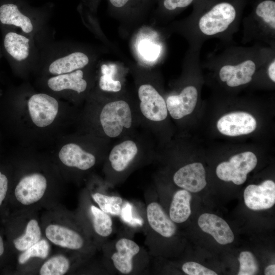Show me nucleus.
Returning <instances> with one entry per match:
<instances>
[{"label":"nucleus","mask_w":275,"mask_h":275,"mask_svg":"<svg viewBox=\"0 0 275 275\" xmlns=\"http://www.w3.org/2000/svg\"><path fill=\"white\" fill-rule=\"evenodd\" d=\"M257 163L255 154L246 151L233 156L228 161L219 163L216 174L221 180L240 185L245 181L248 174L256 167Z\"/></svg>","instance_id":"nucleus-13"},{"label":"nucleus","mask_w":275,"mask_h":275,"mask_svg":"<svg viewBox=\"0 0 275 275\" xmlns=\"http://www.w3.org/2000/svg\"><path fill=\"white\" fill-rule=\"evenodd\" d=\"M182 269L188 275H217L214 271L195 262L185 263L182 265Z\"/></svg>","instance_id":"nucleus-31"},{"label":"nucleus","mask_w":275,"mask_h":275,"mask_svg":"<svg viewBox=\"0 0 275 275\" xmlns=\"http://www.w3.org/2000/svg\"><path fill=\"white\" fill-rule=\"evenodd\" d=\"M22 103L24 116L35 129H47L59 118L62 103L59 98L45 92H36L22 87Z\"/></svg>","instance_id":"nucleus-8"},{"label":"nucleus","mask_w":275,"mask_h":275,"mask_svg":"<svg viewBox=\"0 0 275 275\" xmlns=\"http://www.w3.org/2000/svg\"><path fill=\"white\" fill-rule=\"evenodd\" d=\"M87 211L94 232L101 237L109 236L113 231V222L108 213L93 204L87 207Z\"/></svg>","instance_id":"nucleus-27"},{"label":"nucleus","mask_w":275,"mask_h":275,"mask_svg":"<svg viewBox=\"0 0 275 275\" xmlns=\"http://www.w3.org/2000/svg\"><path fill=\"white\" fill-rule=\"evenodd\" d=\"M48 23L46 18L25 12L16 4L6 3L0 6V23L32 37L39 47L53 39Z\"/></svg>","instance_id":"nucleus-10"},{"label":"nucleus","mask_w":275,"mask_h":275,"mask_svg":"<svg viewBox=\"0 0 275 275\" xmlns=\"http://www.w3.org/2000/svg\"><path fill=\"white\" fill-rule=\"evenodd\" d=\"M37 74L40 77L60 75L84 69L90 63L89 54L73 48L69 43L52 39L40 47Z\"/></svg>","instance_id":"nucleus-5"},{"label":"nucleus","mask_w":275,"mask_h":275,"mask_svg":"<svg viewBox=\"0 0 275 275\" xmlns=\"http://www.w3.org/2000/svg\"><path fill=\"white\" fill-rule=\"evenodd\" d=\"M11 184L7 175L0 170V209L3 208L5 203L9 197Z\"/></svg>","instance_id":"nucleus-32"},{"label":"nucleus","mask_w":275,"mask_h":275,"mask_svg":"<svg viewBox=\"0 0 275 275\" xmlns=\"http://www.w3.org/2000/svg\"><path fill=\"white\" fill-rule=\"evenodd\" d=\"M116 250L111 257L114 266L122 273H130L133 269L132 259L140 250L139 245L131 239L122 238L116 242Z\"/></svg>","instance_id":"nucleus-22"},{"label":"nucleus","mask_w":275,"mask_h":275,"mask_svg":"<svg viewBox=\"0 0 275 275\" xmlns=\"http://www.w3.org/2000/svg\"><path fill=\"white\" fill-rule=\"evenodd\" d=\"M257 126L255 119L250 114L235 112L227 114L218 121L217 128L222 134L238 136L250 133Z\"/></svg>","instance_id":"nucleus-18"},{"label":"nucleus","mask_w":275,"mask_h":275,"mask_svg":"<svg viewBox=\"0 0 275 275\" xmlns=\"http://www.w3.org/2000/svg\"><path fill=\"white\" fill-rule=\"evenodd\" d=\"M100 89L103 91L119 92L121 89V84L119 80H114L110 76L103 75L99 81Z\"/></svg>","instance_id":"nucleus-33"},{"label":"nucleus","mask_w":275,"mask_h":275,"mask_svg":"<svg viewBox=\"0 0 275 275\" xmlns=\"http://www.w3.org/2000/svg\"><path fill=\"white\" fill-rule=\"evenodd\" d=\"M147 218L151 228L164 237H171L176 231V226L159 204L150 203L146 209Z\"/></svg>","instance_id":"nucleus-23"},{"label":"nucleus","mask_w":275,"mask_h":275,"mask_svg":"<svg viewBox=\"0 0 275 275\" xmlns=\"http://www.w3.org/2000/svg\"><path fill=\"white\" fill-rule=\"evenodd\" d=\"M8 221V245L15 254L26 250L43 237L39 211L13 210Z\"/></svg>","instance_id":"nucleus-7"},{"label":"nucleus","mask_w":275,"mask_h":275,"mask_svg":"<svg viewBox=\"0 0 275 275\" xmlns=\"http://www.w3.org/2000/svg\"><path fill=\"white\" fill-rule=\"evenodd\" d=\"M138 95L140 109L145 117L152 121H161L167 118L166 102L152 85H141L138 90Z\"/></svg>","instance_id":"nucleus-15"},{"label":"nucleus","mask_w":275,"mask_h":275,"mask_svg":"<svg viewBox=\"0 0 275 275\" xmlns=\"http://www.w3.org/2000/svg\"><path fill=\"white\" fill-rule=\"evenodd\" d=\"M191 195L185 189L177 191L173 196L170 207V217L175 223L186 221L191 214Z\"/></svg>","instance_id":"nucleus-26"},{"label":"nucleus","mask_w":275,"mask_h":275,"mask_svg":"<svg viewBox=\"0 0 275 275\" xmlns=\"http://www.w3.org/2000/svg\"><path fill=\"white\" fill-rule=\"evenodd\" d=\"M57 168L75 169L87 171L96 163V158L94 154L83 149L74 143H68L62 145L58 152Z\"/></svg>","instance_id":"nucleus-14"},{"label":"nucleus","mask_w":275,"mask_h":275,"mask_svg":"<svg viewBox=\"0 0 275 275\" xmlns=\"http://www.w3.org/2000/svg\"><path fill=\"white\" fill-rule=\"evenodd\" d=\"M240 264L238 275H254L258 271V265L256 259L252 253L242 252L238 257Z\"/></svg>","instance_id":"nucleus-29"},{"label":"nucleus","mask_w":275,"mask_h":275,"mask_svg":"<svg viewBox=\"0 0 275 275\" xmlns=\"http://www.w3.org/2000/svg\"><path fill=\"white\" fill-rule=\"evenodd\" d=\"M198 225L203 231L210 234L221 244L232 242L234 236L227 222L213 214L203 213L198 219Z\"/></svg>","instance_id":"nucleus-21"},{"label":"nucleus","mask_w":275,"mask_h":275,"mask_svg":"<svg viewBox=\"0 0 275 275\" xmlns=\"http://www.w3.org/2000/svg\"><path fill=\"white\" fill-rule=\"evenodd\" d=\"M133 0H109L111 4L117 8H122L128 5Z\"/></svg>","instance_id":"nucleus-36"},{"label":"nucleus","mask_w":275,"mask_h":275,"mask_svg":"<svg viewBox=\"0 0 275 275\" xmlns=\"http://www.w3.org/2000/svg\"><path fill=\"white\" fill-rule=\"evenodd\" d=\"M195 0H160L161 9L173 13L182 10L193 4Z\"/></svg>","instance_id":"nucleus-30"},{"label":"nucleus","mask_w":275,"mask_h":275,"mask_svg":"<svg viewBox=\"0 0 275 275\" xmlns=\"http://www.w3.org/2000/svg\"><path fill=\"white\" fill-rule=\"evenodd\" d=\"M84 69L60 75L40 77V83L44 92L58 98L67 97L73 93L80 94L85 92L88 87Z\"/></svg>","instance_id":"nucleus-11"},{"label":"nucleus","mask_w":275,"mask_h":275,"mask_svg":"<svg viewBox=\"0 0 275 275\" xmlns=\"http://www.w3.org/2000/svg\"><path fill=\"white\" fill-rule=\"evenodd\" d=\"M198 97L197 88L188 85L178 95L169 96L166 100L168 111L175 119H180L191 114L196 107Z\"/></svg>","instance_id":"nucleus-19"},{"label":"nucleus","mask_w":275,"mask_h":275,"mask_svg":"<svg viewBox=\"0 0 275 275\" xmlns=\"http://www.w3.org/2000/svg\"><path fill=\"white\" fill-rule=\"evenodd\" d=\"M61 179V173L53 164L22 161L9 196L13 210L39 211L58 204L62 191Z\"/></svg>","instance_id":"nucleus-1"},{"label":"nucleus","mask_w":275,"mask_h":275,"mask_svg":"<svg viewBox=\"0 0 275 275\" xmlns=\"http://www.w3.org/2000/svg\"><path fill=\"white\" fill-rule=\"evenodd\" d=\"M4 34L3 45L16 72L22 77L36 73L40 60V48L32 37L11 28Z\"/></svg>","instance_id":"nucleus-6"},{"label":"nucleus","mask_w":275,"mask_h":275,"mask_svg":"<svg viewBox=\"0 0 275 275\" xmlns=\"http://www.w3.org/2000/svg\"><path fill=\"white\" fill-rule=\"evenodd\" d=\"M265 275H274L275 274V265L272 264L268 265L265 269Z\"/></svg>","instance_id":"nucleus-37"},{"label":"nucleus","mask_w":275,"mask_h":275,"mask_svg":"<svg viewBox=\"0 0 275 275\" xmlns=\"http://www.w3.org/2000/svg\"><path fill=\"white\" fill-rule=\"evenodd\" d=\"M244 43H263L274 48L275 1L255 0L250 14L243 20Z\"/></svg>","instance_id":"nucleus-9"},{"label":"nucleus","mask_w":275,"mask_h":275,"mask_svg":"<svg viewBox=\"0 0 275 275\" xmlns=\"http://www.w3.org/2000/svg\"><path fill=\"white\" fill-rule=\"evenodd\" d=\"M173 180L179 187L192 193L201 191L207 184L205 169L199 162L181 168L175 173Z\"/></svg>","instance_id":"nucleus-20"},{"label":"nucleus","mask_w":275,"mask_h":275,"mask_svg":"<svg viewBox=\"0 0 275 275\" xmlns=\"http://www.w3.org/2000/svg\"><path fill=\"white\" fill-rule=\"evenodd\" d=\"M69 252L60 250L50 255L40 266L36 274L40 275H64L72 269L73 259Z\"/></svg>","instance_id":"nucleus-24"},{"label":"nucleus","mask_w":275,"mask_h":275,"mask_svg":"<svg viewBox=\"0 0 275 275\" xmlns=\"http://www.w3.org/2000/svg\"><path fill=\"white\" fill-rule=\"evenodd\" d=\"M50 255L51 243L43 237L37 242L17 254V270L22 274H36L40 266Z\"/></svg>","instance_id":"nucleus-16"},{"label":"nucleus","mask_w":275,"mask_h":275,"mask_svg":"<svg viewBox=\"0 0 275 275\" xmlns=\"http://www.w3.org/2000/svg\"><path fill=\"white\" fill-rule=\"evenodd\" d=\"M40 220L43 237L60 250L73 254L90 250V241L84 227L59 203L44 210Z\"/></svg>","instance_id":"nucleus-4"},{"label":"nucleus","mask_w":275,"mask_h":275,"mask_svg":"<svg viewBox=\"0 0 275 275\" xmlns=\"http://www.w3.org/2000/svg\"><path fill=\"white\" fill-rule=\"evenodd\" d=\"M246 206L254 210L269 209L275 203V183L267 180L260 185L251 184L244 191Z\"/></svg>","instance_id":"nucleus-17"},{"label":"nucleus","mask_w":275,"mask_h":275,"mask_svg":"<svg viewBox=\"0 0 275 275\" xmlns=\"http://www.w3.org/2000/svg\"><path fill=\"white\" fill-rule=\"evenodd\" d=\"M138 149L132 141H125L116 145L112 149L109 160L112 168L117 172L125 170L137 154Z\"/></svg>","instance_id":"nucleus-25"},{"label":"nucleus","mask_w":275,"mask_h":275,"mask_svg":"<svg viewBox=\"0 0 275 275\" xmlns=\"http://www.w3.org/2000/svg\"><path fill=\"white\" fill-rule=\"evenodd\" d=\"M274 48L255 44L250 47L229 46L205 64L217 70L220 80L230 88L250 82L259 69L262 68Z\"/></svg>","instance_id":"nucleus-3"},{"label":"nucleus","mask_w":275,"mask_h":275,"mask_svg":"<svg viewBox=\"0 0 275 275\" xmlns=\"http://www.w3.org/2000/svg\"><path fill=\"white\" fill-rule=\"evenodd\" d=\"M120 214L122 218L127 223L131 225H142V221L134 218L132 216V207L129 203H126L121 208Z\"/></svg>","instance_id":"nucleus-34"},{"label":"nucleus","mask_w":275,"mask_h":275,"mask_svg":"<svg viewBox=\"0 0 275 275\" xmlns=\"http://www.w3.org/2000/svg\"><path fill=\"white\" fill-rule=\"evenodd\" d=\"M99 120L104 133L108 137L118 136L132 123L130 107L127 102L120 100L108 102L102 107Z\"/></svg>","instance_id":"nucleus-12"},{"label":"nucleus","mask_w":275,"mask_h":275,"mask_svg":"<svg viewBox=\"0 0 275 275\" xmlns=\"http://www.w3.org/2000/svg\"><path fill=\"white\" fill-rule=\"evenodd\" d=\"M8 246V243L6 242L3 234L0 232V259L4 258L7 254Z\"/></svg>","instance_id":"nucleus-35"},{"label":"nucleus","mask_w":275,"mask_h":275,"mask_svg":"<svg viewBox=\"0 0 275 275\" xmlns=\"http://www.w3.org/2000/svg\"><path fill=\"white\" fill-rule=\"evenodd\" d=\"M93 200L103 211L112 215L120 214L122 199L118 196H109L99 192L91 194Z\"/></svg>","instance_id":"nucleus-28"},{"label":"nucleus","mask_w":275,"mask_h":275,"mask_svg":"<svg viewBox=\"0 0 275 275\" xmlns=\"http://www.w3.org/2000/svg\"><path fill=\"white\" fill-rule=\"evenodd\" d=\"M248 0H195L189 18L191 47L213 38L229 41L238 28Z\"/></svg>","instance_id":"nucleus-2"}]
</instances>
